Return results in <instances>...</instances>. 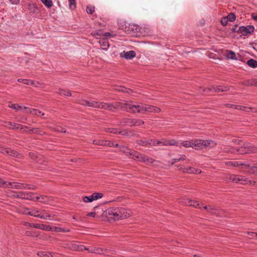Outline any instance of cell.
Here are the masks:
<instances>
[{
    "mask_svg": "<svg viewBox=\"0 0 257 257\" xmlns=\"http://www.w3.org/2000/svg\"><path fill=\"white\" fill-rule=\"evenodd\" d=\"M92 144L97 146H104V147H110V148H115L119 149L121 146V145L116 142L106 140H93Z\"/></svg>",
    "mask_w": 257,
    "mask_h": 257,
    "instance_id": "d6986e66",
    "label": "cell"
},
{
    "mask_svg": "<svg viewBox=\"0 0 257 257\" xmlns=\"http://www.w3.org/2000/svg\"><path fill=\"white\" fill-rule=\"evenodd\" d=\"M0 152L1 153L8 155L9 156L13 157L16 158L20 159L24 158V156L23 154L12 149L10 148L9 147H6L3 145H1Z\"/></svg>",
    "mask_w": 257,
    "mask_h": 257,
    "instance_id": "ac0fdd59",
    "label": "cell"
},
{
    "mask_svg": "<svg viewBox=\"0 0 257 257\" xmlns=\"http://www.w3.org/2000/svg\"><path fill=\"white\" fill-rule=\"evenodd\" d=\"M225 179L228 181L237 183L242 185H254L257 184V182L250 178L236 175H230L225 177Z\"/></svg>",
    "mask_w": 257,
    "mask_h": 257,
    "instance_id": "9a60e30c",
    "label": "cell"
},
{
    "mask_svg": "<svg viewBox=\"0 0 257 257\" xmlns=\"http://www.w3.org/2000/svg\"><path fill=\"white\" fill-rule=\"evenodd\" d=\"M87 216H91V217H94V216H95V213H89L87 214Z\"/></svg>",
    "mask_w": 257,
    "mask_h": 257,
    "instance_id": "681fc988",
    "label": "cell"
},
{
    "mask_svg": "<svg viewBox=\"0 0 257 257\" xmlns=\"http://www.w3.org/2000/svg\"><path fill=\"white\" fill-rule=\"evenodd\" d=\"M225 165L228 167H231L234 168H237V167H247L249 166V165L245 164V163L240 162L237 161H227L225 163Z\"/></svg>",
    "mask_w": 257,
    "mask_h": 257,
    "instance_id": "4316f807",
    "label": "cell"
},
{
    "mask_svg": "<svg viewBox=\"0 0 257 257\" xmlns=\"http://www.w3.org/2000/svg\"><path fill=\"white\" fill-rule=\"evenodd\" d=\"M37 254L40 257H67L62 254L46 251H40Z\"/></svg>",
    "mask_w": 257,
    "mask_h": 257,
    "instance_id": "cb8c5ba5",
    "label": "cell"
},
{
    "mask_svg": "<svg viewBox=\"0 0 257 257\" xmlns=\"http://www.w3.org/2000/svg\"><path fill=\"white\" fill-rule=\"evenodd\" d=\"M227 153L234 155H245L257 153V147L255 146L239 147L229 149Z\"/></svg>",
    "mask_w": 257,
    "mask_h": 257,
    "instance_id": "e0dca14e",
    "label": "cell"
},
{
    "mask_svg": "<svg viewBox=\"0 0 257 257\" xmlns=\"http://www.w3.org/2000/svg\"><path fill=\"white\" fill-rule=\"evenodd\" d=\"M230 90V88L227 86H212L210 89L211 91H213L215 92H224Z\"/></svg>",
    "mask_w": 257,
    "mask_h": 257,
    "instance_id": "f546056e",
    "label": "cell"
},
{
    "mask_svg": "<svg viewBox=\"0 0 257 257\" xmlns=\"http://www.w3.org/2000/svg\"><path fill=\"white\" fill-rule=\"evenodd\" d=\"M3 124L5 126L13 130L28 133L34 134L39 135H44L45 134V132L41 128L27 126L10 121H4Z\"/></svg>",
    "mask_w": 257,
    "mask_h": 257,
    "instance_id": "52a82bcc",
    "label": "cell"
},
{
    "mask_svg": "<svg viewBox=\"0 0 257 257\" xmlns=\"http://www.w3.org/2000/svg\"><path fill=\"white\" fill-rule=\"evenodd\" d=\"M18 82L21 83L28 85V86H40V83H39L36 81H33V80H30V79H18Z\"/></svg>",
    "mask_w": 257,
    "mask_h": 257,
    "instance_id": "484cf974",
    "label": "cell"
},
{
    "mask_svg": "<svg viewBox=\"0 0 257 257\" xmlns=\"http://www.w3.org/2000/svg\"><path fill=\"white\" fill-rule=\"evenodd\" d=\"M178 201L180 204L185 206H189L204 211H208L213 214H221L222 213L221 211L218 208L195 200L189 199L187 198L181 197L178 198Z\"/></svg>",
    "mask_w": 257,
    "mask_h": 257,
    "instance_id": "7a4b0ae2",
    "label": "cell"
},
{
    "mask_svg": "<svg viewBox=\"0 0 257 257\" xmlns=\"http://www.w3.org/2000/svg\"><path fill=\"white\" fill-rule=\"evenodd\" d=\"M29 156L32 159L34 160L36 162L38 163L42 164L45 162L44 157L41 155H39L33 152H30L29 153Z\"/></svg>",
    "mask_w": 257,
    "mask_h": 257,
    "instance_id": "83f0119b",
    "label": "cell"
},
{
    "mask_svg": "<svg viewBox=\"0 0 257 257\" xmlns=\"http://www.w3.org/2000/svg\"><path fill=\"white\" fill-rule=\"evenodd\" d=\"M0 186L2 188L19 190H35L37 188V187L34 185L6 181L2 178L0 179Z\"/></svg>",
    "mask_w": 257,
    "mask_h": 257,
    "instance_id": "30bf717a",
    "label": "cell"
},
{
    "mask_svg": "<svg viewBox=\"0 0 257 257\" xmlns=\"http://www.w3.org/2000/svg\"><path fill=\"white\" fill-rule=\"evenodd\" d=\"M50 128L52 130H53V131L58 132V133H60L64 134L66 133V128L58 126V127H51V128Z\"/></svg>",
    "mask_w": 257,
    "mask_h": 257,
    "instance_id": "836d02e7",
    "label": "cell"
},
{
    "mask_svg": "<svg viewBox=\"0 0 257 257\" xmlns=\"http://www.w3.org/2000/svg\"><path fill=\"white\" fill-rule=\"evenodd\" d=\"M42 2L44 4V5L47 7H51L52 6V2L51 1H42Z\"/></svg>",
    "mask_w": 257,
    "mask_h": 257,
    "instance_id": "ee69618b",
    "label": "cell"
},
{
    "mask_svg": "<svg viewBox=\"0 0 257 257\" xmlns=\"http://www.w3.org/2000/svg\"><path fill=\"white\" fill-rule=\"evenodd\" d=\"M136 143L144 147L152 146H177L178 142L174 140L159 139H143L136 141Z\"/></svg>",
    "mask_w": 257,
    "mask_h": 257,
    "instance_id": "ba28073f",
    "label": "cell"
},
{
    "mask_svg": "<svg viewBox=\"0 0 257 257\" xmlns=\"http://www.w3.org/2000/svg\"><path fill=\"white\" fill-rule=\"evenodd\" d=\"M186 159V157L185 155H181V156L180 157H179L178 158L174 159L172 160L171 161V164L172 165H173V164H174L175 163H177V162H178L182 161H184V160H185Z\"/></svg>",
    "mask_w": 257,
    "mask_h": 257,
    "instance_id": "d590c367",
    "label": "cell"
},
{
    "mask_svg": "<svg viewBox=\"0 0 257 257\" xmlns=\"http://www.w3.org/2000/svg\"><path fill=\"white\" fill-rule=\"evenodd\" d=\"M95 8L92 5H88L86 7V12L89 14H92L94 12Z\"/></svg>",
    "mask_w": 257,
    "mask_h": 257,
    "instance_id": "f35d334b",
    "label": "cell"
},
{
    "mask_svg": "<svg viewBox=\"0 0 257 257\" xmlns=\"http://www.w3.org/2000/svg\"><path fill=\"white\" fill-rule=\"evenodd\" d=\"M104 195L101 193H94L91 196H85L83 197V201L86 203H91L93 201L100 200L103 197Z\"/></svg>",
    "mask_w": 257,
    "mask_h": 257,
    "instance_id": "603a6c76",
    "label": "cell"
},
{
    "mask_svg": "<svg viewBox=\"0 0 257 257\" xmlns=\"http://www.w3.org/2000/svg\"><path fill=\"white\" fill-rule=\"evenodd\" d=\"M253 18L257 21V14L254 13L252 15Z\"/></svg>",
    "mask_w": 257,
    "mask_h": 257,
    "instance_id": "c3c4849f",
    "label": "cell"
},
{
    "mask_svg": "<svg viewBox=\"0 0 257 257\" xmlns=\"http://www.w3.org/2000/svg\"><path fill=\"white\" fill-rule=\"evenodd\" d=\"M119 149L120 151L122 152L126 156L136 161L144 163L148 165H151L155 161V159L151 157L141 153L135 150H133L127 146L121 145Z\"/></svg>",
    "mask_w": 257,
    "mask_h": 257,
    "instance_id": "3957f363",
    "label": "cell"
},
{
    "mask_svg": "<svg viewBox=\"0 0 257 257\" xmlns=\"http://www.w3.org/2000/svg\"><path fill=\"white\" fill-rule=\"evenodd\" d=\"M120 123L122 125L128 126L130 127H134L143 125L145 122L144 121L139 120V119L126 118L121 121Z\"/></svg>",
    "mask_w": 257,
    "mask_h": 257,
    "instance_id": "44dd1931",
    "label": "cell"
},
{
    "mask_svg": "<svg viewBox=\"0 0 257 257\" xmlns=\"http://www.w3.org/2000/svg\"><path fill=\"white\" fill-rule=\"evenodd\" d=\"M65 247L69 250L79 251V252H87L93 253V254H99V255H108L113 252L112 250L108 249H104L102 248L94 247H87L78 244H70L66 245Z\"/></svg>",
    "mask_w": 257,
    "mask_h": 257,
    "instance_id": "5b68a950",
    "label": "cell"
},
{
    "mask_svg": "<svg viewBox=\"0 0 257 257\" xmlns=\"http://www.w3.org/2000/svg\"><path fill=\"white\" fill-rule=\"evenodd\" d=\"M78 104L81 105L89 107H94L97 109H103L105 110H117L115 106L113 104H107L104 102H98L96 101H89L86 99H79L77 101Z\"/></svg>",
    "mask_w": 257,
    "mask_h": 257,
    "instance_id": "8fae6325",
    "label": "cell"
},
{
    "mask_svg": "<svg viewBox=\"0 0 257 257\" xmlns=\"http://www.w3.org/2000/svg\"><path fill=\"white\" fill-rule=\"evenodd\" d=\"M10 2H11V3L13 4V5H18L20 3V1H18V0H15V1H10Z\"/></svg>",
    "mask_w": 257,
    "mask_h": 257,
    "instance_id": "7dc6e473",
    "label": "cell"
},
{
    "mask_svg": "<svg viewBox=\"0 0 257 257\" xmlns=\"http://www.w3.org/2000/svg\"><path fill=\"white\" fill-rule=\"evenodd\" d=\"M105 131L107 133L122 136L125 137H136L139 136V134L137 132L130 130H127V129L108 128H105Z\"/></svg>",
    "mask_w": 257,
    "mask_h": 257,
    "instance_id": "2e32d148",
    "label": "cell"
},
{
    "mask_svg": "<svg viewBox=\"0 0 257 257\" xmlns=\"http://www.w3.org/2000/svg\"><path fill=\"white\" fill-rule=\"evenodd\" d=\"M239 31L244 36H249L252 34L254 31V27L250 25L247 27L242 26L239 28Z\"/></svg>",
    "mask_w": 257,
    "mask_h": 257,
    "instance_id": "d4e9b609",
    "label": "cell"
},
{
    "mask_svg": "<svg viewBox=\"0 0 257 257\" xmlns=\"http://www.w3.org/2000/svg\"><path fill=\"white\" fill-rule=\"evenodd\" d=\"M118 24L120 28L127 33L132 34H144L147 33L146 28H143L135 23L129 22L124 20H118Z\"/></svg>",
    "mask_w": 257,
    "mask_h": 257,
    "instance_id": "9c48e42d",
    "label": "cell"
},
{
    "mask_svg": "<svg viewBox=\"0 0 257 257\" xmlns=\"http://www.w3.org/2000/svg\"><path fill=\"white\" fill-rule=\"evenodd\" d=\"M21 212L22 214H25L27 216H31L35 218H40L41 219L52 220V221L57 220L56 219H55L54 217L48 213L37 209L23 208L21 210Z\"/></svg>",
    "mask_w": 257,
    "mask_h": 257,
    "instance_id": "7c38bea8",
    "label": "cell"
},
{
    "mask_svg": "<svg viewBox=\"0 0 257 257\" xmlns=\"http://www.w3.org/2000/svg\"><path fill=\"white\" fill-rule=\"evenodd\" d=\"M114 89L117 90V91H121V92L127 93V94H132L133 92V91L132 89L123 87V86H117V87H115Z\"/></svg>",
    "mask_w": 257,
    "mask_h": 257,
    "instance_id": "d6a6232c",
    "label": "cell"
},
{
    "mask_svg": "<svg viewBox=\"0 0 257 257\" xmlns=\"http://www.w3.org/2000/svg\"><path fill=\"white\" fill-rule=\"evenodd\" d=\"M243 86H257V79H250L241 83Z\"/></svg>",
    "mask_w": 257,
    "mask_h": 257,
    "instance_id": "4dcf8cb0",
    "label": "cell"
},
{
    "mask_svg": "<svg viewBox=\"0 0 257 257\" xmlns=\"http://www.w3.org/2000/svg\"><path fill=\"white\" fill-rule=\"evenodd\" d=\"M247 234L248 236H250V237H253L257 239V232H247Z\"/></svg>",
    "mask_w": 257,
    "mask_h": 257,
    "instance_id": "f6af8a7d",
    "label": "cell"
},
{
    "mask_svg": "<svg viewBox=\"0 0 257 257\" xmlns=\"http://www.w3.org/2000/svg\"><path fill=\"white\" fill-rule=\"evenodd\" d=\"M9 196L13 198L29 200L43 203H48L52 200V198L49 196L39 195L34 193L11 192L9 194Z\"/></svg>",
    "mask_w": 257,
    "mask_h": 257,
    "instance_id": "277c9868",
    "label": "cell"
},
{
    "mask_svg": "<svg viewBox=\"0 0 257 257\" xmlns=\"http://www.w3.org/2000/svg\"><path fill=\"white\" fill-rule=\"evenodd\" d=\"M228 22H229V20H228L227 17H224L221 20V24L223 25V26H227Z\"/></svg>",
    "mask_w": 257,
    "mask_h": 257,
    "instance_id": "7bdbcfd3",
    "label": "cell"
},
{
    "mask_svg": "<svg viewBox=\"0 0 257 257\" xmlns=\"http://www.w3.org/2000/svg\"><path fill=\"white\" fill-rule=\"evenodd\" d=\"M100 46L102 49L107 50L109 47V43L107 38H102L101 39L100 41Z\"/></svg>",
    "mask_w": 257,
    "mask_h": 257,
    "instance_id": "1f68e13d",
    "label": "cell"
},
{
    "mask_svg": "<svg viewBox=\"0 0 257 257\" xmlns=\"http://www.w3.org/2000/svg\"><path fill=\"white\" fill-rule=\"evenodd\" d=\"M229 21L234 22L235 21L236 19V15L234 14L230 13L227 17Z\"/></svg>",
    "mask_w": 257,
    "mask_h": 257,
    "instance_id": "60d3db41",
    "label": "cell"
},
{
    "mask_svg": "<svg viewBox=\"0 0 257 257\" xmlns=\"http://www.w3.org/2000/svg\"><path fill=\"white\" fill-rule=\"evenodd\" d=\"M224 106L228 108L241 110L245 112L257 113V110L253 107H248L232 105V104H226L224 105Z\"/></svg>",
    "mask_w": 257,
    "mask_h": 257,
    "instance_id": "7402d4cb",
    "label": "cell"
},
{
    "mask_svg": "<svg viewBox=\"0 0 257 257\" xmlns=\"http://www.w3.org/2000/svg\"><path fill=\"white\" fill-rule=\"evenodd\" d=\"M227 57L231 58V59H234V60L236 59V54L232 51H228L227 53Z\"/></svg>",
    "mask_w": 257,
    "mask_h": 257,
    "instance_id": "ab89813d",
    "label": "cell"
},
{
    "mask_svg": "<svg viewBox=\"0 0 257 257\" xmlns=\"http://www.w3.org/2000/svg\"><path fill=\"white\" fill-rule=\"evenodd\" d=\"M133 213L130 209L121 207L109 208L104 211L101 216L103 221L107 222H115L130 218Z\"/></svg>",
    "mask_w": 257,
    "mask_h": 257,
    "instance_id": "6da1fadb",
    "label": "cell"
},
{
    "mask_svg": "<svg viewBox=\"0 0 257 257\" xmlns=\"http://www.w3.org/2000/svg\"><path fill=\"white\" fill-rule=\"evenodd\" d=\"M8 107L10 109L17 111H21L22 112L26 113L28 114L33 115H37L39 117H44L45 114L44 113L42 110H39L38 109L31 108V107H27L26 106H23L19 104H13V103H9L8 104Z\"/></svg>",
    "mask_w": 257,
    "mask_h": 257,
    "instance_id": "4fadbf2b",
    "label": "cell"
},
{
    "mask_svg": "<svg viewBox=\"0 0 257 257\" xmlns=\"http://www.w3.org/2000/svg\"><path fill=\"white\" fill-rule=\"evenodd\" d=\"M252 46L254 49L257 51V40H256L252 43Z\"/></svg>",
    "mask_w": 257,
    "mask_h": 257,
    "instance_id": "bcb514c9",
    "label": "cell"
},
{
    "mask_svg": "<svg viewBox=\"0 0 257 257\" xmlns=\"http://www.w3.org/2000/svg\"><path fill=\"white\" fill-rule=\"evenodd\" d=\"M69 7L71 9L73 10H75L76 8V2L75 1H69Z\"/></svg>",
    "mask_w": 257,
    "mask_h": 257,
    "instance_id": "b9f144b4",
    "label": "cell"
},
{
    "mask_svg": "<svg viewBox=\"0 0 257 257\" xmlns=\"http://www.w3.org/2000/svg\"><path fill=\"white\" fill-rule=\"evenodd\" d=\"M60 94L63 96H65L67 97H71L72 96V94L70 91H66V90H64V89H60Z\"/></svg>",
    "mask_w": 257,
    "mask_h": 257,
    "instance_id": "74e56055",
    "label": "cell"
},
{
    "mask_svg": "<svg viewBox=\"0 0 257 257\" xmlns=\"http://www.w3.org/2000/svg\"><path fill=\"white\" fill-rule=\"evenodd\" d=\"M177 169L180 171L189 174L200 175L203 172L202 170L200 169L187 165H179L177 167Z\"/></svg>",
    "mask_w": 257,
    "mask_h": 257,
    "instance_id": "ffe728a7",
    "label": "cell"
},
{
    "mask_svg": "<svg viewBox=\"0 0 257 257\" xmlns=\"http://www.w3.org/2000/svg\"><path fill=\"white\" fill-rule=\"evenodd\" d=\"M24 225L29 227L41 229L42 231H48V232H69L70 230L62 228V227H57L55 226L46 225V224H34V223H24Z\"/></svg>",
    "mask_w": 257,
    "mask_h": 257,
    "instance_id": "5bb4252c",
    "label": "cell"
},
{
    "mask_svg": "<svg viewBox=\"0 0 257 257\" xmlns=\"http://www.w3.org/2000/svg\"><path fill=\"white\" fill-rule=\"evenodd\" d=\"M246 169L249 171V173L253 174H257V166H249L245 167Z\"/></svg>",
    "mask_w": 257,
    "mask_h": 257,
    "instance_id": "e575fe53",
    "label": "cell"
},
{
    "mask_svg": "<svg viewBox=\"0 0 257 257\" xmlns=\"http://www.w3.org/2000/svg\"><path fill=\"white\" fill-rule=\"evenodd\" d=\"M181 146L187 148H192L196 150H202L211 147H214L216 143L214 141L209 140L193 139L183 142Z\"/></svg>",
    "mask_w": 257,
    "mask_h": 257,
    "instance_id": "8992f818",
    "label": "cell"
},
{
    "mask_svg": "<svg viewBox=\"0 0 257 257\" xmlns=\"http://www.w3.org/2000/svg\"><path fill=\"white\" fill-rule=\"evenodd\" d=\"M136 52L134 51H127L124 52L121 54V56L126 60H132L136 56Z\"/></svg>",
    "mask_w": 257,
    "mask_h": 257,
    "instance_id": "f1b7e54d",
    "label": "cell"
},
{
    "mask_svg": "<svg viewBox=\"0 0 257 257\" xmlns=\"http://www.w3.org/2000/svg\"><path fill=\"white\" fill-rule=\"evenodd\" d=\"M248 64L250 68H257V61L254 60H250L248 61Z\"/></svg>",
    "mask_w": 257,
    "mask_h": 257,
    "instance_id": "8d00e7d4",
    "label": "cell"
}]
</instances>
